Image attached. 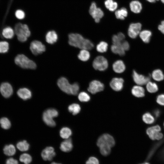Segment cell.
Masks as SVG:
<instances>
[{
    "label": "cell",
    "mask_w": 164,
    "mask_h": 164,
    "mask_svg": "<svg viewBox=\"0 0 164 164\" xmlns=\"http://www.w3.org/2000/svg\"><path fill=\"white\" fill-rule=\"evenodd\" d=\"M15 32L17 36L18 40L22 42H25L31 34L28 26L26 24L18 23L15 27Z\"/></svg>",
    "instance_id": "3"
},
{
    "label": "cell",
    "mask_w": 164,
    "mask_h": 164,
    "mask_svg": "<svg viewBox=\"0 0 164 164\" xmlns=\"http://www.w3.org/2000/svg\"><path fill=\"white\" fill-rule=\"evenodd\" d=\"M132 77L134 82L137 85L140 86L146 84L150 79V76H146L139 74L135 70L133 71Z\"/></svg>",
    "instance_id": "11"
},
{
    "label": "cell",
    "mask_w": 164,
    "mask_h": 164,
    "mask_svg": "<svg viewBox=\"0 0 164 164\" xmlns=\"http://www.w3.org/2000/svg\"><path fill=\"white\" fill-rule=\"evenodd\" d=\"M111 51L114 54L123 56L125 54V51L121 45L113 44L111 46Z\"/></svg>",
    "instance_id": "26"
},
{
    "label": "cell",
    "mask_w": 164,
    "mask_h": 164,
    "mask_svg": "<svg viewBox=\"0 0 164 164\" xmlns=\"http://www.w3.org/2000/svg\"><path fill=\"white\" fill-rule=\"evenodd\" d=\"M117 35L121 41H123L125 40V36L123 33L121 32H119L117 34Z\"/></svg>",
    "instance_id": "49"
},
{
    "label": "cell",
    "mask_w": 164,
    "mask_h": 164,
    "mask_svg": "<svg viewBox=\"0 0 164 164\" xmlns=\"http://www.w3.org/2000/svg\"><path fill=\"white\" fill-rule=\"evenodd\" d=\"M81 108L79 104L74 103L70 105L68 107L69 111L73 115H76L79 113Z\"/></svg>",
    "instance_id": "36"
},
{
    "label": "cell",
    "mask_w": 164,
    "mask_h": 164,
    "mask_svg": "<svg viewBox=\"0 0 164 164\" xmlns=\"http://www.w3.org/2000/svg\"><path fill=\"white\" fill-rule=\"evenodd\" d=\"M16 146L19 150L23 152L29 150L30 145L26 141L24 140L19 142L16 144Z\"/></svg>",
    "instance_id": "29"
},
{
    "label": "cell",
    "mask_w": 164,
    "mask_h": 164,
    "mask_svg": "<svg viewBox=\"0 0 164 164\" xmlns=\"http://www.w3.org/2000/svg\"><path fill=\"white\" fill-rule=\"evenodd\" d=\"M154 114L156 117H158L160 114V111L159 110H156L155 111Z\"/></svg>",
    "instance_id": "50"
},
{
    "label": "cell",
    "mask_w": 164,
    "mask_h": 164,
    "mask_svg": "<svg viewBox=\"0 0 164 164\" xmlns=\"http://www.w3.org/2000/svg\"><path fill=\"white\" fill-rule=\"evenodd\" d=\"M99 148L101 153L103 155L107 156L111 153V148L108 147H101Z\"/></svg>",
    "instance_id": "41"
},
{
    "label": "cell",
    "mask_w": 164,
    "mask_h": 164,
    "mask_svg": "<svg viewBox=\"0 0 164 164\" xmlns=\"http://www.w3.org/2000/svg\"><path fill=\"white\" fill-rule=\"evenodd\" d=\"M158 29L164 34V20L162 21L158 26Z\"/></svg>",
    "instance_id": "48"
},
{
    "label": "cell",
    "mask_w": 164,
    "mask_h": 164,
    "mask_svg": "<svg viewBox=\"0 0 164 164\" xmlns=\"http://www.w3.org/2000/svg\"><path fill=\"white\" fill-rule=\"evenodd\" d=\"M152 77L154 80L157 81H161L164 78V75L163 72L159 69L153 70L152 74Z\"/></svg>",
    "instance_id": "27"
},
{
    "label": "cell",
    "mask_w": 164,
    "mask_h": 164,
    "mask_svg": "<svg viewBox=\"0 0 164 164\" xmlns=\"http://www.w3.org/2000/svg\"><path fill=\"white\" fill-rule=\"evenodd\" d=\"M30 49L32 54L36 55L45 51L46 47L41 42L34 40L31 43Z\"/></svg>",
    "instance_id": "9"
},
{
    "label": "cell",
    "mask_w": 164,
    "mask_h": 164,
    "mask_svg": "<svg viewBox=\"0 0 164 164\" xmlns=\"http://www.w3.org/2000/svg\"><path fill=\"white\" fill-rule=\"evenodd\" d=\"M160 0L162 3L164 4V0Z\"/></svg>",
    "instance_id": "54"
},
{
    "label": "cell",
    "mask_w": 164,
    "mask_h": 164,
    "mask_svg": "<svg viewBox=\"0 0 164 164\" xmlns=\"http://www.w3.org/2000/svg\"><path fill=\"white\" fill-rule=\"evenodd\" d=\"M98 159L94 156L90 157L86 162V164H99Z\"/></svg>",
    "instance_id": "42"
},
{
    "label": "cell",
    "mask_w": 164,
    "mask_h": 164,
    "mask_svg": "<svg viewBox=\"0 0 164 164\" xmlns=\"http://www.w3.org/2000/svg\"><path fill=\"white\" fill-rule=\"evenodd\" d=\"M163 125H164V124H163Z\"/></svg>",
    "instance_id": "55"
},
{
    "label": "cell",
    "mask_w": 164,
    "mask_h": 164,
    "mask_svg": "<svg viewBox=\"0 0 164 164\" xmlns=\"http://www.w3.org/2000/svg\"><path fill=\"white\" fill-rule=\"evenodd\" d=\"M152 35L151 32L148 30H143L141 31L139 34L140 38L145 43L149 42Z\"/></svg>",
    "instance_id": "24"
},
{
    "label": "cell",
    "mask_w": 164,
    "mask_h": 164,
    "mask_svg": "<svg viewBox=\"0 0 164 164\" xmlns=\"http://www.w3.org/2000/svg\"><path fill=\"white\" fill-rule=\"evenodd\" d=\"M50 164H62L61 163H58L55 162H51Z\"/></svg>",
    "instance_id": "52"
},
{
    "label": "cell",
    "mask_w": 164,
    "mask_h": 164,
    "mask_svg": "<svg viewBox=\"0 0 164 164\" xmlns=\"http://www.w3.org/2000/svg\"><path fill=\"white\" fill-rule=\"evenodd\" d=\"M5 164H19V163L17 159L12 157H10L6 159Z\"/></svg>",
    "instance_id": "46"
},
{
    "label": "cell",
    "mask_w": 164,
    "mask_h": 164,
    "mask_svg": "<svg viewBox=\"0 0 164 164\" xmlns=\"http://www.w3.org/2000/svg\"><path fill=\"white\" fill-rule=\"evenodd\" d=\"M146 87L147 91L150 93H155L158 90L157 84L155 83L150 81L146 84Z\"/></svg>",
    "instance_id": "35"
},
{
    "label": "cell",
    "mask_w": 164,
    "mask_h": 164,
    "mask_svg": "<svg viewBox=\"0 0 164 164\" xmlns=\"http://www.w3.org/2000/svg\"><path fill=\"white\" fill-rule=\"evenodd\" d=\"M32 160L31 155L26 153L21 154L19 157V161L24 164H30L32 162Z\"/></svg>",
    "instance_id": "31"
},
{
    "label": "cell",
    "mask_w": 164,
    "mask_h": 164,
    "mask_svg": "<svg viewBox=\"0 0 164 164\" xmlns=\"http://www.w3.org/2000/svg\"><path fill=\"white\" fill-rule=\"evenodd\" d=\"M150 164L149 162H145L143 163L142 164Z\"/></svg>",
    "instance_id": "53"
},
{
    "label": "cell",
    "mask_w": 164,
    "mask_h": 164,
    "mask_svg": "<svg viewBox=\"0 0 164 164\" xmlns=\"http://www.w3.org/2000/svg\"><path fill=\"white\" fill-rule=\"evenodd\" d=\"M112 40L113 44L115 45H121L123 41L119 39L117 35H114L112 36Z\"/></svg>",
    "instance_id": "45"
},
{
    "label": "cell",
    "mask_w": 164,
    "mask_h": 164,
    "mask_svg": "<svg viewBox=\"0 0 164 164\" xmlns=\"http://www.w3.org/2000/svg\"><path fill=\"white\" fill-rule=\"evenodd\" d=\"M9 49V44L5 41H0V53H5Z\"/></svg>",
    "instance_id": "40"
},
{
    "label": "cell",
    "mask_w": 164,
    "mask_h": 164,
    "mask_svg": "<svg viewBox=\"0 0 164 164\" xmlns=\"http://www.w3.org/2000/svg\"><path fill=\"white\" fill-rule=\"evenodd\" d=\"M112 68L113 70L116 73H121L125 69V66L123 62L121 60L115 61L113 64Z\"/></svg>",
    "instance_id": "19"
},
{
    "label": "cell",
    "mask_w": 164,
    "mask_h": 164,
    "mask_svg": "<svg viewBox=\"0 0 164 164\" xmlns=\"http://www.w3.org/2000/svg\"><path fill=\"white\" fill-rule=\"evenodd\" d=\"M131 92L132 95L137 97H142L145 95V90L140 85L134 86L132 89Z\"/></svg>",
    "instance_id": "20"
},
{
    "label": "cell",
    "mask_w": 164,
    "mask_h": 164,
    "mask_svg": "<svg viewBox=\"0 0 164 164\" xmlns=\"http://www.w3.org/2000/svg\"><path fill=\"white\" fill-rule=\"evenodd\" d=\"M104 88V85L103 83L98 80H94L90 83L87 90L90 93L94 94L103 91Z\"/></svg>",
    "instance_id": "12"
},
{
    "label": "cell",
    "mask_w": 164,
    "mask_h": 164,
    "mask_svg": "<svg viewBox=\"0 0 164 164\" xmlns=\"http://www.w3.org/2000/svg\"><path fill=\"white\" fill-rule=\"evenodd\" d=\"M147 1L151 3H154L156 1H158L159 0H146Z\"/></svg>",
    "instance_id": "51"
},
{
    "label": "cell",
    "mask_w": 164,
    "mask_h": 164,
    "mask_svg": "<svg viewBox=\"0 0 164 164\" xmlns=\"http://www.w3.org/2000/svg\"><path fill=\"white\" fill-rule=\"evenodd\" d=\"M106 7L111 11L115 10L118 7V4L113 0H106L104 2Z\"/></svg>",
    "instance_id": "34"
},
{
    "label": "cell",
    "mask_w": 164,
    "mask_h": 164,
    "mask_svg": "<svg viewBox=\"0 0 164 164\" xmlns=\"http://www.w3.org/2000/svg\"><path fill=\"white\" fill-rule=\"evenodd\" d=\"M130 7L131 11L135 13H140L142 9L141 3L137 0L132 1L130 3Z\"/></svg>",
    "instance_id": "22"
},
{
    "label": "cell",
    "mask_w": 164,
    "mask_h": 164,
    "mask_svg": "<svg viewBox=\"0 0 164 164\" xmlns=\"http://www.w3.org/2000/svg\"><path fill=\"white\" fill-rule=\"evenodd\" d=\"M121 45L124 50L126 51L129 50L130 48V45L128 41L126 40L123 41Z\"/></svg>",
    "instance_id": "47"
},
{
    "label": "cell",
    "mask_w": 164,
    "mask_h": 164,
    "mask_svg": "<svg viewBox=\"0 0 164 164\" xmlns=\"http://www.w3.org/2000/svg\"><path fill=\"white\" fill-rule=\"evenodd\" d=\"M57 84L59 88L63 92L69 94L76 95L78 93L79 86L77 83L70 84L64 77H61L58 80Z\"/></svg>",
    "instance_id": "2"
},
{
    "label": "cell",
    "mask_w": 164,
    "mask_h": 164,
    "mask_svg": "<svg viewBox=\"0 0 164 164\" xmlns=\"http://www.w3.org/2000/svg\"><path fill=\"white\" fill-rule=\"evenodd\" d=\"M108 43L104 41L100 42L96 46V50L97 52L103 53L107 51L108 49Z\"/></svg>",
    "instance_id": "37"
},
{
    "label": "cell",
    "mask_w": 164,
    "mask_h": 164,
    "mask_svg": "<svg viewBox=\"0 0 164 164\" xmlns=\"http://www.w3.org/2000/svg\"><path fill=\"white\" fill-rule=\"evenodd\" d=\"M73 148V145L71 138L66 139L60 144V149L64 152H69L72 150Z\"/></svg>",
    "instance_id": "16"
},
{
    "label": "cell",
    "mask_w": 164,
    "mask_h": 164,
    "mask_svg": "<svg viewBox=\"0 0 164 164\" xmlns=\"http://www.w3.org/2000/svg\"><path fill=\"white\" fill-rule=\"evenodd\" d=\"M128 14L127 9L124 7L116 10L115 12L116 18L121 20H124L125 17L127 16Z\"/></svg>",
    "instance_id": "30"
},
{
    "label": "cell",
    "mask_w": 164,
    "mask_h": 164,
    "mask_svg": "<svg viewBox=\"0 0 164 164\" xmlns=\"http://www.w3.org/2000/svg\"><path fill=\"white\" fill-rule=\"evenodd\" d=\"M142 26V24L139 22L131 24L128 29L129 37L132 39L135 38L141 31Z\"/></svg>",
    "instance_id": "10"
},
{
    "label": "cell",
    "mask_w": 164,
    "mask_h": 164,
    "mask_svg": "<svg viewBox=\"0 0 164 164\" xmlns=\"http://www.w3.org/2000/svg\"><path fill=\"white\" fill-rule=\"evenodd\" d=\"M78 98L81 102H86L90 100V97L87 93L82 92L79 94Z\"/></svg>",
    "instance_id": "39"
},
{
    "label": "cell",
    "mask_w": 164,
    "mask_h": 164,
    "mask_svg": "<svg viewBox=\"0 0 164 164\" xmlns=\"http://www.w3.org/2000/svg\"><path fill=\"white\" fill-rule=\"evenodd\" d=\"M15 15L17 18L19 19H23L25 17L24 12L21 10H18L15 12Z\"/></svg>",
    "instance_id": "44"
},
{
    "label": "cell",
    "mask_w": 164,
    "mask_h": 164,
    "mask_svg": "<svg viewBox=\"0 0 164 164\" xmlns=\"http://www.w3.org/2000/svg\"><path fill=\"white\" fill-rule=\"evenodd\" d=\"M2 34L3 36L6 39H11L14 36V32L11 27L8 26L3 29Z\"/></svg>",
    "instance_id": "25"
},
{
    "label": "cell",
    "mask_w": 164,
    "mask_h": 164,
    "mask_svg": "<svg viewBox=\"0 0 164 164\" xmlns=\"http://www.w3.org/2000/svg\"><path fill=\"white\" fill-rule=\"evenodd\" d=\"M124 80L121 78H113L110 83L111 88L115 91H120L122 90L123 87Z\"/></svg>",
    "instance_id": "15"
},
{
    "label": "cell",
    "mask_w": 164,
    "mask_h": 164,
    "mask_svg": "<svg viewBox=\"0 0 164 164\" xmlns=\"http://www.w3.org/2000/svg\"><path fill=\"white\" fill-rule=\"evenodd\" d=\"M54 118L52 115L46 111L43 113V120L45 124L49 126L53 127L55 126L56 123L53 119Z\"/></svg>",
    "instance_id": "17"
},
{
    "label": "cell",
    "mask_w": 164,
    "mask_h": 164,
    "mask_svg": "<svg viewBox=\"0 0 164 164\" xmlns=\"http://www.w3.org/2000/svg\"><path fill=\"white\" fill-rule=\"evenodd\" d=\"M115 142L113 137L108 134H104L98 138L97 145L99 148L101 147H113Z\"/></svg>",
    "instance_id": "5"
},
{
    "label": "cell",
    "mask_w": 164,
    "mask_h": 164,
    "mask_svg": "<svg viewBox=\"0 0 164 164\" xmlns=\"http://www.w3.org/2000/svg\"><path fill=\"white\" fill-rule=\"evenodd\" d=\"M0 92L4 97L8 98L12 94L13 89L9 83L4 82L2 83L0 86Z\"/></svg>",
    "instance_id": "14"
},
{
    "label": "cell",
    "mask_w": 164,
    "mask_h": 164,
    "mask_svg": "<svg viewBox=\"0 0 164 164\" xmlns=\"http://www.w3.org/2000/svg\"><path fill=\"white\" fill-rule=\"evenodd\" d=\"M161 131L160 127L156 125L148 128L146 132L149 138L152 140H159L162 139L163 136Z\"/></svg>",
    "instance_id": "6"
},
{
    "label": "cell",
    "mask_w": 164,
    "mask_h": 164,
    "mask_svg": "<svg viewBox=\"0 0 164 164\" xmlns=\"http://www.w3.org/2000/svg\"><path fill=\"white\" fill-rule=\"evenodd\" d=\"M3 151L4 153L6 155L12 156L15 154L16 150L14 145L10 144L6 145L4 147Z\"/></svg>",
    "instance_id": "23"
},
{
    "label": "cell",
    "mask_w": 164,
    "mask_h": 164,
    "mask_svg": "<svg viewBox=\"0 0 164 164\" xmlns=\"http://www.w3.org/2000/svg\"><path fill=\"white\" fill-rule=\"evenodd\" d=\"M72 134L71 129L67 127L62 128L60 130V137L64 139L69 138Z\"/></svg>",
    "instance_id": "33"
},
{
    "label": "cell",
    "mask_w": 164,
    "mask_h": 164,
    "mask_svg": "<svg viewBox=\"0 0 164 164\" xmlns=\"http://www.w3.org/2000/svg\"><path fill=\"white\" fill-rule=\"evenodd\" d=\"M68 43L71 46L81 49L91 50L94 45L89 39L78 33H71L68 35Z\"/></svg>",
    "instance_id": "1"
},
{
    "label": "cell",
    "mask_w": 164,
    "mask_h": 164,
    "mask_svg": "<svg viewBox=\"0 0 164 164\" xmlns=\"http://www.w3.org/2000/svg\"><path fill=\"white\" fill-rule=\"evenodd\" d=\"M56 153L54 148L52 146H47L42 151L41 155L45 161H51L55 156Z\"/></svg>",
    "instance_id": "13"
},
{
    "label": "cell",
    "mask_w": 164,
    "mask_h": 164,
    "mask_svg": "<svg viewBox=\"0 0 164 164\" xmlns=\"http://www.w3.org/2000/svg\"><path fill=\"white\" fill-rule=\"evenodd\" d=\"M90 57V54L88 50L86 49H82L78 55V59L83 61H86L89 60Z\"/></svg>",
    "instance_id": "28"
},
{
    "label": "cell",
    "mask_w": 164,
    "mask_h": 164,
    "mask_svg": "<svg viewBox=\"0 0 164 164\" xmlns=\"http://www.w3.org/2000/svg\"><path fill=\"white\" fill-rule=\"evenodd\" d=\"M143 121L146 124H151L155 121L154 116L149 112H146L143 114L142 117Z\"/></svg>",
    "instance_id": "32"
},
{
    "label": "cell",
    "mask_w": 164,
    "mask_h": 164,
    "mask_svg": "<svg viewBox=\"0 0 164 164\" xmlns=\"http://www.w3.org/2000/svg\"><path fill=\"white\" fill-rule=\"evenodd\" d=\"M45 38L46 41L47 43L53 44L57 41L58 36L55 31H50L47 32Z\"/></svg>",
    "instance_id": "21"
},
{
    "label": "cell",
    "mask_w": 164,
    "mask_h": 164,
    "mask_svg": "<svg viewBox=\"0 0 164 164\" xmlns=\"http://www.w3.org/2000/svg\"><path fill=\"white\" fill-rule=\"evenodd\" d=\"M18 96L24 100H27L31 98L32 93L31 91L26 88L19 89L17 92Z\"/></svg>",
    "instance_id": "18"
},
{
    "label": "cell",
    "mask_w": 164,
    "mask_h": 164,
    "mask_svg": "<svg viewBox=\"0 0 164 164\" xmlns=\"http://www.w3.org/2000/svg\"><path fill=\"white\" fill-rule=\"evenodd\" d=\"M89 13L94 19L96 23L100 22V19L104 16V12L100 8L97 7L96 3L92 2L90 7Z\"/></svg>",
    "instance_id": "8"
},
{
    "label": "cell",
    "mask_w": 164,
    "mask_h": 164,
    "mask_svg": "<svg viewBox=\"0 0 164 164\" xmlns=\"http://www.w3.org/2000/svg\"><path fill=\"white\" fill-rule=\"evenodd\" d=\"M1 127L3 129H8L11 126V123L9 120L6 117H3L0 119Z\"/></svg>",
    "instance_id": "38"
},
{
    "label": "cell",
    "mask_w": 164,
    "mask_h": 164,
    "mask_svg": "<svg viewBox=\"0 0 164 164\" xmlns=\"http://www.w3.org/2000/svg\"><path fill=\"white\" fill-rule=\"evenodd\" d=\"M156 101L160 105L164 106V94L159 95L157 97Z\"/></svg>",
    "instance_id": "43"
},
{
    "label": "cell",
    "mask_w": 164,
    "mask_h": 164,
    "mask_svg": "<svg viewBox=\"0 0 164 164\" xmlns=\"http://www.w3.org/2000/svg\"><path fill=\"white\" fill-rule=\"evenodd\" d=\"M108 62L106 58L103 56H97L94 60L92 63L94 68L96 70L104 71L108 67Z\"/></svg>",
    "instance_id": "7"
},
{
    "label": "cell",
    "mask_w": 164,
    "mask_h": 164,
    "mask_svg": "<svg viewBox=\"0 0 164 164\" xmlns=\"http://www.w3.org/2000/svg\"><path fill=\"white\" fill-rule=\"evenodd\" d=\"M15 62L16 65L24 69H34L36 67L34 62L22 54L17 55L15 59Z\"/></svg>",
    "instance_id": "4"
}]
</instances>
